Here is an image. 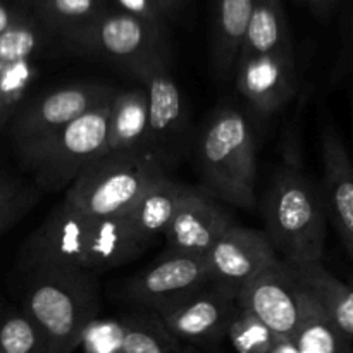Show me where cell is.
<instances>
[{
    "label": "cell",
    "instance_id": "obj_29",
    "mask_svg": "<svg viewBox=\"0 0 353 353\" xmlns=\"http://www.w3.org/2000/svg\"><path fill=\"white\" fill-rule=\"evenodd\" d=\"M38 200V190L31 188V186H24L17 195L7 200L3 205H0V236L16 226L37 203Z\"/></svg>",
    "mask_w": 353,
    "mask_h": 353
},
{
    "label": "cell",
    "instance_id": "obj_15",
    "mask_svg": "<svg viewBox=\"0 0 353 353\" xmlns=\"http://www.w3.org/2000/svg\"><path fill=\"white\" fill-rule=\"evenodd\" d=\"M236 88L259 114L276 112L296 93L295 55H250L238 57Z\"/></svg>",
    "mask_w": 353,
    "mask_h": 353
},
{
    "label": "cell",
    "instance_id": "obj_28",
    "mask_svg": "<svg viewBox=\"0 0 353 353\" xmlns=\"http://www.w3.org/2000/svg\"><path fill=\"white\" fill-rule=\"evenodd\" d=\"M81 343L85 345L86 353H121V326L93 321Z\"/></svg>",
    "mask_w": 353,
    "mask_h": 353
},
{
    "label": "cell",
    "instance_id": "obj_26",
    "mask_svg": "<svg viewBox=\"0 0 353 353\" xmlns=\"http://www.w3.org/2000/svg\"><path fill=\"white\" fill-rule=\"evenodd\" d=\"M0 353H48L43 334L23 310L0 314Z\"/></svg>",
    "mask_w": 353,
    "mask_h": 353
},
{
    "label": "cell",
    "instance_id": "obj_12",
    "mask_svg": "<svg viewBox=\"0 0 353 353\" xmlns=\"http://www.w3.org/2000/svg\"><path fill=\"white\" fill-rule=\"evenodd\" d=\"M148 100L147 152L164 169L174 165L188 138V109L169 69H161L145 79Z\"/></svg>",
    "mask_w": 353,
    "mask_h": 353
},
{
    "label": "cell",
    "instance_id": "obj_36",
    "mask_svg": "<svg viewBox=\"0 0 353 353\" xmlns=\"http://www.w3.org/2000/svg\"><path fill=\"white\" fill-rule=\"evenodd\" d=\"M300 2L307 3V6H310L312 9L319 10V12H321V10L330 9V7L334 3V0H300Z\"/></svg>",
    "mask_w": 353,
    "mask_h": 353
},
{
    "label": "cell",
    "instance_id": "obj_14",
    "mask_svg": "<svg viewBox=\"0 0 353 353\" xmlns=\"http://www.w3.org/2000/svg\"><path fill=\"white\" fill-rule=\"evenodd\" d=\"M205 257L212 281L236 292L279 259L265 233L236 224L221 236Z\"/></svg>",
    "mask_w": 353,
    "mask_h": 353
},
{
    "label": "cell",
    "instance_id": "obj_22",
    "mask_svg": "<svg viewBox=\"0 0 353 353\" xmlns=\"http://www.w3.org/2000/svg\"><path fill=\"white\" fill-rule=\"evenodd\" d=\"M292 272L300 285L319 300L338 330L348 340H353V279L350 283H341L323 264L292 269Z\"/></svg>",
    "mask_w": 353,
    "mask_h": 353
},
{
    "label": "cell",
    "instance_id": "obj_13",
    "mask_svg": "<svg viewBox=\"0 0 353 353\" xmlns=\"http://www.w3.org/2000/svg\"><path fill=\"white\" fill-rule=\"evenodd\" d=\"M231 226L230 214L209 193L188 188L164 236L171 254L205 257Z\"/></svg>",
    "mask_w": 353,
    "mask_h": 353
},
{
    "label": "cell",
    "instance_id": "obj_7",
    "mask_svg": "<svg viewBox=\"0 0 353 353\" xmlns=\"http://www.w3.org/2000/svg\"><path fill=\"white\" fill-rule=\"evenodd\" d=\"M114 93L116 90L102 83H76L30 100L14 112L10 123V137L21 161L69 123L109 100Z\"/></svg>",
    "mask_w": 353,
    "mask_h": 353
},
{
    "label": "cell",
    "instance_id": "obj_11",
    "mask_svg": "<svg viewBox=\"0 0 353 353\" xmlns=\"http://www.w3.org/2000/svg\"><path fill=\"white\" fill-rule=\"evenodd\" d=\"M236 296V290L210 281L190 299L157 314L155 319L172 338L200 345L219 341L234 319Z\"/></svg>",
    "mask_w": 353,
    "mask_h": 353
},
{
    "label": "cell",
    "instance_id": "obj_32",
    "mask_svg": "<svg viewBox=\"0 0 353 353\" xmlns=\"http://www.w3.org/2000/svg\"><path fill=\"white\" fill-rule=\"evenodd\" d=\"M23 188L24 185L14 181V179L9 178V176L0 174V205H3V203H6L7 200L12 199L14 195H17Z\"/></svg>",
    "mask_w": 353,
    "mask_h": 353
},
{
    "label": "cell",
    "instance_id": "obj_5",
    "mask_svg": "<svg viewBox=\"0 0 353 353\" xmlns=\"http://www.w3.org/2000/svg\"><path fill=\"white\" fill-rule=\"evenodd\" d=\"M164 176L148 152H105L65 190L64 202L88 217L121 216Z\"/></svg>",
    "mask_w": 353,
    "mask_h": 353
},
{
    "label": "cell",
    "instance_id": "obj_27",
    "mask_svg": "<svg viewBox=\"0 0 353 353\" xmlns=\"http://www.w3.org/2000/svg\"><path fill=\"white\" fill-rule=\"evenodd\" d=\"M231 343L238 353H269L276 336L254 316L238 307L234 319L228 330Z\"/></svg>",
    "mask_w": 353,
    "mask_h": 353
},
{
    "label": "cell",
    "instance_id": "obj_10",
    "mask_svg": "<svg viewBox=\"0 0 353 353\" xmlns=\"http://www.w3.org/2000/svg\"><path fill=\"white\" fill-rule=\"evenodd\" d=\"M238 307L261 321L276 338H293L302 314V288L278 259L238 290Z\"/></svg>",
    "mask_w": 353,
    "mask_h": 353
},
{
    "label": "cell",
    "instance_id": "obj_8",
    "mask_svg": "<svg viewBox=\"0 0 353 353\" xmlns=\"http://www.w3.org/2000/svg\"><path fill=\"white\" fill-rule=\"evenodd\" d=\"M93 223L62 200L23 248L24 271L33 268H69L90 272Z\"/></svg>",
    "mask_w": 353,
    "mask_h": 353
},
{
    "label": "cell",
    "instance_id": "obj_23",
    "mask_svg": "<svg viewBox=\"0 0 353 353\" xmlns=\"http://www.w3.org/2000/svg\"><path fill=\"white\" fill-rule=\"evenodd\" d=\"M105 2L107 0H43L31 10L52 37L65 40L107 10Z\"/></svg>",
    "mask_w": 353,
    "mask_h": 353
},
{
    "label": "cell",
    "instance_id": "obj_4",
    "mask_svg": "<svg viewBox=\"0 0 353 353\" xmlns=\"http://www.w3.org/2000/svg\"><path fill=\"white\" fill-rule=\"evenodd\" d=\"M64 41L72 50L110 62L141 81L155 71L169 69L164 26L123 10H103Z\"/></svg>",
    "mask_w": 353,
    "mask_h": 353
},
{
    "label": "cell",
    "instance_id": "obj_24",
    "mask_svg": "<svg viewBox=\"0 0 353 353\" xmlns=\"http://www.w3.org/2000/svg\"><path fill=\"white\" fill-rule=\"evenodd\" d=\"M50 37V31L33 14H28L0 33V65L31 61L43 50Z\"/></svg>",
    "mask_w": 353,
    "mask_h": 353
},
{
    "label": "cell",
    "instance_id": "obj_16",
    "mask_svg": "<svg viewBox=\"0 0 353 353\" xmlns=\"http://www.w3.org/2000/svg\"><path fill=\"white\" fill-rule=\"evenodd\" d=\"M326 214L333 221L353 261V165L338 133L327 128L323 134Z\"/></svg>",
    "mask_w": 353,
    "mask_h": 353
},
{
    "label": "cell",
    "instance_id": "obj_34",
    "mask_svg": "<svg viewBox=\"0 0 353 353\" xmlns=\"http://www.w3.org/2000/svg\"><path fill=\"white\" fill-rule=\"evenodd\" d=\"M181 2L183 0H157L159 7H161L165 19H168V17H172L176 12H178L179 7H181Z\"/></svg>",
    "mask_w": 353,
    "mask_h": 353
},
{
    "label": "cell",
    "instance_id": "obj_25",
    "mask_svg": "<svg viewBox=\"0 0 353 353\" xmlns=\"http://www.w3.org/2000/svg\"><path fill=\"white\" fill-rule=\"evenodd\" d=\"M121 326V353H179L159 321L128 317Z\"/></svg>",
    "mask_w": 353,
    "mask_h": 353
},
{
    "label": "cell",
    "instance_id": "obj_19",
    "mask_svg": "<svg viewBox=\"0 0 353 353\" xmlns=\"http://www.w3.org/2000/svg\"><path fill=\"white\" fill-rule=\"evenodd\" d=\"M268 54L293 55L283 0H254V9L238 57Z\"/></svg>",
    "mask_w": 353,
    "mask_h": 353
},
{
    "label": "cell",
    "instance_id": "obj_37",
    "mask_svg": "<svg viewBox=\"0 0 353 353\" xmlns=\"http://www.w3.org/2000/svg\"><path fill=\"white\" fill-rule=\"evenodd\" d=\"M23 2L26 3V6H30L31 9H33L34 6H38V3H40V2H43V0H23Z\"/></svg>",
    "mask_w": 353,
    "mask_h": 353
},
{
    "label": "cell",
    "instance_id": "obj_33",
    "mask_svg": "<svg viewBox=\"0 0 353 353\" xmlns=\"http://www.w3.org/2000/svg\"><path fill=\"white\" fill-rule=\"evenodd\" d=\"M269 353H299V348L292 338H276Z\"/></svg>",
    "mask_w": 353,
    "mask_h": 353
},
{
    "label": "cell",
    "instance_id": "obj_21",
    "mask_svg": "<svg viewBox=\"0 0 353 353\" xmlns=\"http://www.w3.org/2000/svg\"><path fill=\"white\" fill-rule=\"evenodd\" d=\"M299 281V279H296ZM302 288V314L292 340L299 353H352V340H348L319 300L305 288Z\"/></svg>",
    "mask_w": 353,
    "mask_h": 353
},
{
    "label": "cell",
    "instance_id": "obj_20",
    "mask_svg": "<svg viewBox=\"0 0 353 353\" xmlns=\"http://www.w3.org/2000/svg\"><path fill=\"white\" fill-rule=\"evenodd\" d=\"M188 188L190 186L164 176L157 179L128 210V217L148 245L165 233Z\"/></svg>",
    "mask_w": 353,
    "mask_h": 353
},
{
    "label": "cell",
    "instance_id": "obj_31",
    "mask_svg": "<svg viewBox=\"0 0 353 353\" xmlns=\"http://www.w3.org/2000/svg\"><path fill=\"white\" fill-rule=\"evenodd\" d=\"M28 12H21V10L12 9L9 3H6L3 0H0V33H3L6 30H9L12 24H16L17 21H21L23 17H26Z\"/></svg>",
    "mask_w": 353,
    "mask_h": 353
},
{
    "label": "cell",
    "instance_id": "obj_18",
    "mask_svg": "<svg viewBox=\"0 0 353 353\" xmlns=\"http://www.w3.org/2000/svg\"><path fill=\"white\" fill-rule=\"evenodd\" d=\"M148 100L147 90L116 92L110 102L107 152H147Z\"/></svg>",
    "mask_w": 353,
    "mask_h": 353
},
{
    "label": "cell",
    "instance_id": "obj_35",
    "mask_svg": "<svg viewBox=\"0 0 353 353\" xmlns=\"http://www.w3.org/2000/svg\"><path fill=\"white\" fill-rule=\"evenodd\" d=\"M12 107H14V103H10L9 100H7L6 97H3L2 93H0V124L6 123L7 117H9L10 114L14 112Z\"/></svg>",
    "mask_w": 353,
    "mask_h": 353
},
{
    "label": "cell",
    "instance_id": "obj_3",
    "mask_svg": "<svg viewBox=\"0 0 353 353\" xmlns=\"http://www.w3.org/2000/svg\"><path fill=\"white\" fill-rule=\"evenodd\" d=\"M200 178L212 196L230 205H255V134L250 119L234 105L210 114L196 140Z\"/></svg>",
    "mask_w": 353,
    "mask_h": 353
},
{
    "label": "cell",
    "instance_id": "obj_2",
    "mask_svg": "<svg viewBox=\"0 0 353 353\" xmlns=\"http://www.w3.org/2000/svg\"><path fill=\"white\" fill-rule=\"evenodd\" d=\"M326 207L319 190L292 165L278 169L264 199L265 236L292 269L323 264Z\"/></svg>",
    "mask_w": 353,
    "mask_h": 353
},
{
    "label": "cell",
    "instance_id": "obj_1",
    "mask_svg": "<svg viewBox=\"0 0 353 353\" xmlns=\"http://www.w3.org/2000/svg\"><path fill=\"white\" fill-rule=\"evenodd\" d=\"M26 274L23 312L41 331L48 353H72L99 310L93 272L33 268Z\"/></svg>",
    "mask_w": 353,
    "mask_h": 353
},
{
    "label": "cell",
    "instance_id": "obj_30",
    "mask_svg": "<svg viewBox=\"0 0 353 353\" xmlns=\"http://www.w3.org/2000/svg\"><path fill=\"white\" fill-rule=\"evenodd\" d=\"M117 6V10L137 16L140 19L148 21V23L161 24L164 26V14H162L161 7H159L157 0H114Z\"/></svg>",
    "mask_w": 353,
    "mask_h": 353
},
{
    "label": "cell",
    "instance_id": "obj_9",
    "mask_svg": "<svg viewBox=\"0 0 353 353\" xmlns=\"http://www.w3.org/2000/svg\"><path fill=\"white\" fill-rule=\"evenodd\" d=\"M212 281L207 257L171 254L130 279L124 295L134 305L150 310L154 316L172 309Z\"/></svg>",
    "mask_w": 353,
    "mask_h": 353
},
{
    "label": "cell",
    "instance_id": "obj_17",
    "mask_svg": "<svg viewBox=\"0 0 353 353\" xmlns=\"http://www.w3.org/2000/svg\"><path fill=\"white\" fill-rule=\"evenodd\" d=\"M254 0H216L210 33V61L214 74L226 81L236 68Z\"/></svg>",
    "mask_w": 353,
    "mask_h": 353
},
{
    "label": "cell",
    "instance_id": "obj_6",
    "mask_svg": "<svg viewBox=\"0 0 353 353\" xmlns=\"http://www.w3.org/2000/svg\"><path fill=\"white\" fill-rule=\"evenodd\" d=\"M112 97L62 128L24 159L23 164L33 172L38 188L68 190L93 161L105 154Z\"/></svg>",
    "mask_w": 353,
    "mask_h": 353
}]
</instances>
